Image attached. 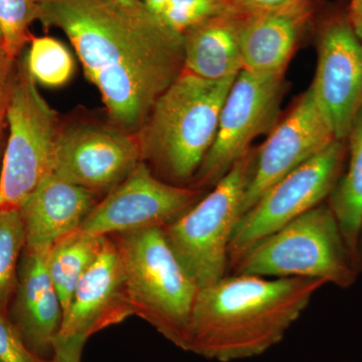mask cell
<instances>
[{"label": "cell", "mask_w": 362, "mask_h": 362, "mask_svg": "<svg viewBox=\"0 0 362 362\" xmlns=\"http://www.w3.org/2000/svg\"><path fill=\"white\" fill-rule=\"evenodd\" d=\"M37 21L65 33L101 95L109 124L137 135L185 71L183 39L148 8L109 0H40Z\"/></svg>", "instance_id": "obj_1"}, {"label": "cell", "mask_w": 362, "mask_h": 362, "mask_svg": "<svg viewBox=\"0 0 362 362\" xmlns=\"http://www.w3.org/2000/svg\"><path fill=\"white\" fill-rule=\"evenodd\" d=\"M325 285L314 279L226 275L199 289L183 350L218 362L262 356L284 339Z\"/></svg>", "instance_id": "obj_2"}, {"label": "cell", "mask_w": 362, "mask_h": 362, "mask_svg": "<svg viewBox=\"0 0 362 362\" xmlns=\"http://www.w3.org/2000/svg\"><path fill=\"white\" fill-rule=\"evenodd\" d=\"M235 78L206 80L183 71L158 98L137 134L142 160L157 177L176 185L192 182L213 146Z\"/></svg>", "instance_id": "obj_3"}, {"label": "cell", "mask_w": 362, "mask_h": 362, "mask_svg": "<svg viewBox=\"0 0 362 362\" xmlns=\"http://www.w3.org/2000/svg\"><path fill=\"white\" fill-rule=\"evenodd\" d=\"M122 262L133 315L185 349L199 287L188 275L162 228L111 235Z\"/></svg>", "instance_id": "obj_4"}, {"label": "cell", "mask_w": 362, "mask_h": 362, "mask_svg": "<svg viewBox=\"0 0 362 362\" xmlns=\"http://www.w3.org/2000/svg\"><path fill=\"white\" fill-rule=\"evenodd\" d=\"M232 270L265 278L314 279L341 289L352 287L359 275L326 202L259 240Z\"/></svg>", "instance_id": "obj_5"}, {"label": "cell", "mask_w": 362, "mask_h": 362, "mask_svg": "<svg viewBox=\"0 0 362 362\" xmlns=\"http://www.w3.org/2000/svg\"><path fill=\"white\" fill-rule=\"evenodd\" d=\"M256 153L252 147L209 194L162 228L176 258L199 289L226 275L228 249L244 213Z\"/></svg>", "instance_id": "obj_6"}, {"label": "cell", "mask_w": 362, "mask_h": 362, "mask_svg": "<svg viewBox=\"0 0 362 362\" xmlns=\"http://www.w3.org/2000/svg\"><path fill=\"white\" fill-rule=\"evenodd\" d=\"M8 139L0 165V211L20 209L40 182L54 173L62 130L56 111L40 95L25 59L6 99Z\"/></svg>", "instance_id": "obj_7"}, {"label": "cell", "mask_w": 362, "mask_h": 362, "mask_svg": "<svg viewBox=\"0 0 362 362\" xmlns=\"http://www.w3.org/2000/svg\"><path fill=\"white\" fill-rule=\"evenodd\" d=\"M346 160V140H334L273 185L238 223L228 249V268L259 240L327 202Z\"/></svg>", "instance_id": "obj_8"}, {"label": "cell", "mask_w": 362, "mask_h": 362, "mask_svg": "<svg viewBox=\"0 0 362 362\" xmlns=\"http://www.w3.org/2000/svg\"><path fill=\"white\" fill-rule=\"evenodd\" d=\"M284 93V76L240 71L221 108L213 146L187 187L211 189L252 148L255 139L269 134L279 122Z\"/></svg>", "instance_id": "obj_9"}, {"label": "cell", "mask_w": 362, "mask_h": 362, "mask_svg": "<svg viewBox=\"0 0 362 362\" xmlns=\"http://www.w3.org/2000/svg\"><path fill=\"white\" fill-rule=\"evenodd\" d=\"M317 66L310 86L319 108L338 140H346L362 107V40L346 11H329L319 21Z\"/></svg>", "instance_id": "obj_10"}, {"label": "cell", "mask_w": 362, "mask_h": 362, "mask_svg": "<svg viewBox=\"0 0 362 362\" xmlns=\"http://www.w3.org/2000/svg\"><path fill=\"white\" fill-rule=\"evenodd\" d=\"M204 195L202 190L160 180L141 161L123 182L97 202L78 228L100 237L163 228Z\"/></svg>", "instance_id": "obj_11"}, {"label": "cell", "mask_w": 362, "mask_h": 362, "mask_svg": "<svg viewBox=\"0 0 362 362\" xmlns=\"http://www.w3.org/2000/svg\"><path fill=\"white\" fill-rule=\"evenodd\" d=\"M142 160L137 135L108 126L78 124L62 127L54 173L99 197H105Z\"/></svg>", "instance_id": "obj_12"}, {"label": "cell", "mask_w": 362, "mask_h": 362, "mask_svg": "<svg viewBox=\"0 0 362 362\" xmlns=\"http://www.w3.org/2000/svg\"><path fill=\"white\" fill-rule=\"evenodd\" d=\"M337 140L334 132L308 88L291 110L257 148L254 173L247 185L244 214L279 180Z\"/></svg>", "instance_id": "obj_13"}, {"label": "cell", "mask_w": 362, "mask_h": 362, "mask_svg": "<svg viewBox=\"0 0 362 362\" xmlns=\"http://www.w3.org/2000/svg\"><path fill=\"white\" fill-rule=\"evenodd\" d=\"M133 315L120 255L106 237L103 247L78 281L64 313L59 337H90Z\"/></svg>", "instance_id": "obj_14"}, {"label": "cell", "mask_w": 362, "mask_h": 362, "mask_svg": "<svg viewBox=\"0 0 362 362\" xmlns=\"http://www.w3.org/2000/svg\"><path fill=\"white\" fill-rule=\"evenodd\" d=\"M47 251L23 250L9 318L26 347L40 358L52 361L64 313L47 271Z\"/></svg>", "instance_id": "obj_15"}, {"label": "cell", "mask_w": 362, "mask_h": 362, "mask_svg": "<svg viewBox=\"0 0 362 362\" xmlns=\"http://www.w3.org/2000/svg\"><path fill=\"white\" fill-rule=\"evenodd\" d=\"M315 13V0H311L286 11L246 16L240 33L244 70L284 76Z\"/></svg>", "instance_id": "obj_16"}, {"label": "cell", "mask_w": 362, "mask_h": 362, "mask_svg": "<svg viewBox=\"0 0 362 362\" xmlns=\"http://www.w3.org/2000/svg\"><path fill=\"white\" fill-rule=\"evenodd\" d=\"M97 202V195L52 173L21 206L25 247L49 250L78 230Z\"/></svg>", "instance_id": "obj_17"}, {"label": "cell", "mask_w": 362, "mask_h": 362, "mask_svg": "<svg viewBox=\"0 0 362 362\" xmlns=\"http://www.w3.org/2000/svg\"><path fill=\"white\" fill-rule=\"evenodd\" d=\"M246 16L226 14L183 33L185 71L206 80L237 77L244 70L240 33Z\"/></svg>", "instance_id": "obj_18"}, {"label": "cell", "mask_w": 362, "mask_h": 362, "mask_svg": "<svg viewBox=\"0 0 362 362\" xmlns=\"http://www.w3.org/2000/svg\"><path fill=\"white\" fill-rule=\"evenodd\" d=\"M346 143V171L326 202L356 262L357 239L362 223V107L352 123Z\"/></svg>", "instance_id": "obj_19"}, {"label": "cell", "mask_w": 362, "mask_h": 362, "mask_svg": "<svg viewBox=\"0 0 362 362\" xmlns=\"http://www.w3.org/2000/svg\"><path fill=\"white\" fill-rule=\"evenodd\" d=\"M106 237L78 228L57 240L47 251V271L61 300L63 313L70 305L78 281L101 252Z\"/></svg>", "instance_id": "obj_20"}, {"label": "cell", "mask_w": 362, "mask_h": 362, "mask_svg": "<svg viewBox=\"0 0 362 362\" xmlns=\"http://www.w3.org/2000/svg\"><path fill=\"white\" fill-rule=\"evenodd\" d=\"M25 57L37 84L49 88L66 85L75 73V59L63 42L52 37H33Z\"/></svg>", "instance_id": "obj_21"}, {"label": "cell", "mask_w": 362, "mask_h": 362, "mask_svg": "<svg viewBox=\"0 0 362 362\" xmlns=\"http://www.w3.org/2000/svg\"><path fill=\"white\" fill-rule=\"evenodd\" d=\"M25 244L20 209L0 211V310L6 313L16 291L18 264Z\"/></svg>", "instance_id": "obj_22"}, {"label": "cell", "mask_w": 362, "mask_h": 362, "mask_svg": "<svg viewBox=\"0 0 362 362\" xmlns=\"http://www.w3.org/2000/svg\"><path fill=\"white\" fill-rule=\"evenodd\" d=\"M40 0H0V32L8 56L16 59L33 35L30 25L39 18Z\"/></svg>", "instance_id": "obj_23"}, {"label": "cell", "mask_w": 362, "mask_h": 362, "mask_svg": "<svg viewBox=\"0 0 362 362\" xmlns=\"http://www.w3.org/2000/svg\"><path fill=\"white\" fill-rule=\"evenodd\" d=\"M226 14H243L230 0H169L161 20L183 35L189 28Z\"/></svg>", "instance_id": "obj_24"}, {"label": "cell", "mask_w": 362, "mask_h": 362, "mask_svg": "<svg viewBox=\"0 0 362 362\" xmlns=\"http://www.w3.org/2000/svg\"><path fill=\"white\" fill-rule=\"evenodd\" d=\"M0 362H52L40 358L26 347L6 312L0 310Z\"/></svg>", "instance_id": "obj_25"}, {"label": "cell", "mask_w": 362, "mask_h": 362, "mask_svg": "<svg viewBox=\"0 0 362 362\" xmlns=\"http://www.w3.org/2000/svg\"><path fill=\"white\" fill-rule=\"evenodd\" d=\"M245 16L274 13L302 6L311 0H230Z\"/></svg>", "instance_id": "obj_26"}, {"label": "cell", "mask_w": 362, "mask_h": 362, "mask_svg": "<svg viewBox=\"0 0 362 362\" xmlns=\"http://www.w3.org/2000/svg\"><path fill=\"white\" fill-rule=\"evenodd\" d=\"M88 338L76 337H57L54 345L52 362H82V354Z\"/></svg>", "instance_id": "obj_27"}, {"label": "cell", "mask_w": 362, "mask_h": 362, "mask_svg": "<svg viewBox=\"0 0 362 362\" xmlns=\"http://www.w3.org/2000/svg\"><path fill=\"white\" fill-rule=\"evenodd\" d=\"M14 59L8 56L1 45H0V102L4 99V97L7 96L9 86V76H11V66Z\"/></svg>", "instance_id": "obj_28"}, {"label": "cell", "mask_w": 362, "mask_h": 362, "mask_svg": "<svg viewBox=\"0 0 362 362\" xmlns=\"http://www.w3.org/2000/svg\"><path fill=\"white\" fill-rule=\"evenodd\" d=\"M144 2L147 8L151 11L152 13L156 14L157 18H162L166 6H168L169 0H142ZM162 21V20H161Z\"/></svg>", "instance_id": "obj_29"}, {"label": "cell", "mask_w": 362, "mask_h": 362, "mask_svg": "<svg viewBox=\"0 0 362 362\" xmlns=\"http://www.w3.org/2000/svg\"><path fill=\"white\" fill-rule=\"evenodd\" d=\"M117 6L124 7L128 11H141L147 8L142 0H109Z\"/></svg>", "instance_id": "obj_30"}, {"label": "cell", "mask_w": 362, "mask_h": 362, "mask_svg": "<svg viewBox=\"0 0 362 362\" xmlns=\"http://www.w3.org/2000/svg\"><path fill=\"white\" fill-rule=\"evenodd\" d=\"M356 265L359 274H362V223L361 228H359L358 239H357Z\"/></svg>", "instance_id": "obj_31"}, {"label": "cell", "mask_w": 362, "mask_h": 362, "mask_svg": "<svg viewBox=\"0 0 362 362\" xmlns=\"http://www.w3.org/2000/svg\"><path fill=\"white\" fill-rule=\"evenodd\" d=\"M362 6V0H350L349 11L350 18H354L359 13Z\"/></svg>", "instance_id": "obj_32"}, {"label": "cell", "mask_w": 362, "mask_h": 362, "mask_svg": "<svg viewBox=\"0 0 362 362\" xmlns=\"http://www.w3.org/2000/svg\"><path fill=\"white\" fill-rule=\"evenodd\" d=\"M351 21L357 35H358V37L362 40V6L359 13H357L356 18H352Z\"/></svg>", "instance_id": "obj_33"}, {"label": "cell", "mask_w": 362, "mask_h": 362, "mask_svg": "<svg viewBox=\"0 0 362 362\" xmlns=\"http://www.w3.org/2000/svg\"><path fill=\"white\" fill-rule=\"evenodd\" d=\"M0 153H1V130H0Z\"/></svg>", "instance_id": "obj_34"}, {"label": "cell", "mask_w": 362, "mask_h": 362, "mask_svg": "<svg viewBox=\"0 0 362 362\" xmlns=\"http://www.w3.org/2000/svg\"><path fill=\"white\" fill-rule=\"evenodd\" d=\"M0 45H1L2 47H4V44H2V35H1V32H0Z\"/></svg>", "instance_id": "obj_35"}, {"label": "cell", "mask_w": 362, "mask_h": 362, "mask_svg": "<svg viewBox=\"0 0 362 362\" xmlns=\"http://www.w3.org/2000/svg\"><path fill=\"white\" fill-rule=\"evenodd\" d=\"M343 362H350V361H343Z\"/></svg>", "instance_id": "obj_36"}]
</instances>
